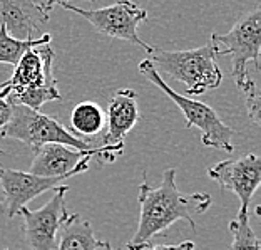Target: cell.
I'll return each instance as SVG.
<instances>
[{
    "instance_id": "6da1fadb",
    "label": "cell",
    "mask_w": 261,
    "mask_h": 250,
    "mask_svg": "<svg viewBox=\"0 0 261 250\" xmlns=\"http://www.w3.org/2000/svg\"><path fill=\"white\" fill-rule=\"evenodd\" d=\"M141 213L136 234L127 243V250H146L152 239L168 230L171 225L186 222L196 229L194 215H201L211 207V195L182 193L176 185V170H164L158 187H151L146 180L139 185L138 195Z\"/></svg>"
},
{
    "instance_id": "7a4b0ae2",
    "label": "cell",
    "mask_w": 261,
    "mask_h": 250,
    "mask_svg": "<svg viewBox=\"0 0 261 250\" xmlns=\"http://www.w3.org/2000/svg\"><path fill=\"white\" fill-rule=\"evenodd\" d=\"M52 64L54 51L49 44L32 47L15 65L10 79L0 82V93L10 103L27 106L34 111H39L45 103L61 99Z\"/></svg>"
},
{
    "instance_id": "3957f363",
    "label": "cell",
    "mask_w": 261,
    "mask_h": 250,
    "mask_svg": "<svg viewBox=\"0 0 261 250\" xmlns=\"http://www.w3.org/2000/svg\"><path fill=\"white\" fill-rule=\"evenodd\" d=\"M149 61L163 69L173 79L186 86L188 94H204L223 82V73L218 64L216 47L211 40L204 46L188 51H164L154 47Z\"/></svg>"
},
{
    "instance_id": "277c9868",
    "label": "cell",
    "mask_w": 261,
    "mask_h": 250,
    "mask_svg": "<svg viewBox=\"0 0 261 250\" xmlns=\"http://www.w3.org/2000/svg\"><path fill=\"white\" fill-rule=\"evenodd\" d=\"M138 69L147 81L152 82L154 86L161 89L166 96L173 99V103L185 115L186 128H198L201 131V141H203L204 146L216 148V150H223L228 153L234 151V146L231 143L234 131L218 116V112L211 106L188 98L181 93H176L173 87L166 84V81L158 73V67L149 59L141 61Z\"/></svg>"
},
{
    "instance_id": "5b68a950",
    "label": "cell",
    "mask_w": 261,
    "mask_h": 250,
    "mask_svg": "<svg viewBox=\"0 0 261 250\" xmlns=\"http://www.w3.org/2000/svg\"><path fill=\"white\" fill-rule=\"evenodd\" d=\"M0 138H14L35 148L57 143L79 151H87L94 148L91 143L81 140L72 134L56 116L44 115L40 111H34L27 106L12 103V116L10 121L0 128Z\"/></svg>"
},
{
    "instance_id": "8992f818",
    "label": "cell",
    "mask_w": 261,
    "mask_h": 250,
    "mask_svg": "<svg viewBox=\"0 0 261 250\" xmlns=\"http://www.w3.org/2000/svg\"><path fill=\"white\" fill-rule=\"evenodd\" d=\"M211 44L219 56H231V74L236 86L250 76L248 64L259 71L261 54V9L241 15L228 34H211Z\"/></svg>"
},
{
    "instance_id": "52a82bcc",
    "label": "cell",
    "mask_w": 261,
    "mask_h": 250,
    "mask_svg": "<svg viewBox=\"0 0 261 250\" xmlns=\"http://www.w3.org/2000/svg\"><path fill=\"white\" fill-rule=\"evenodd\" d=\"M64 9H67L74 14L86 19L97 32L108 35L112 39L126 40L134 46L144 49L147 54H151L154 47L139 39L138 26L147 19V10L141 9L133 0H117L108 7L97 10H86L77 7L74 4H61Z\"/></svg>"
},
{
    "instance_id": "ba28073f",
    "label": "cell",
    "mask_w": 261,
    "mask_h": 250,
    "mask_svg": "<svg viewBox=\"0 0 261 250\" xmlns=\"http://www.w3.org/2000/svg\"><path fill=\"white\" fill-rule=\"evenodd\" d=\"M69 192L67 185H61L54 190L52 198L44 207L31 210L22 207L19 213L23 217V234L31 250H56L59 229L67 217L65 195Z\"/></svg>"
},
{
    "instance_id": "9c48e42d",
    "label": "cell",
    "mask_w": 261,
    "mask_h": 250,
    "mask_svg": "<svg viewBox=\"0 0 261 250\" xmlns=\"http://www.w3.org/2000/svg\"><path fill=\"white\" fill-rule=\"evenodd\" d=\"M34 160L31 163L29 173L44 176V178H57L64 175H81L86 173L89 168V162L94 158L99 165L108 163L106 151L102 146L91 148L87 151H79L74 148L49 143L35 148Z\"/></svg>"
},
{
    "instance_id": "30bf717a",
    "label": "cell",
    "mask_w": 261,
    "mask_h": 250,
    "mask_svg": "<svg viewBox=\"0 0 261 250\" xmlns=\"http://www.w3.org/2000/svg\"><path fill=\"white\" fill-rule=\"evenodd\" d=\"M207 176L221 188L233 192L240 200V210L250 212V201L261 183V160L245 154L236 160H223L207 170Z\"/></svg>"
},
{
    "instance_id": "8fae6325",
    "label": "cell",
    "mask_w": 261,
    "mask_h": 250,
    "mask_svg": "<svg viewBox=\"0 0 261 250\" xmlns=\"http://www.w3.org/2000/svg\"><path fill=\"white\" fill-rule=\"evenodd\" d=\"M72 175H64L57 178H44L32 175L29 171L12 170L0 166V187H2V205L4 215L9 218L15 217L22 207H27L35 196L42 195L47 190H56L61 187L64 180Z\"/></svg>"
},
{
    "instance_id": "7c38bea8",
    "label": "cell",
    "mask_w": 261,
    "mask_h": 250,
    "mask_svg": "<svg viewBox=\"0 0 261 250\" xmlns=\"http://www.w3.org/2000/svg\"><path fill=\"white\" fill-rule=\"evenodd\" d=\"M141 120L138 108V93L133 89H117L112 94L106 112V134L97 146H104L117 158L124 151V140Z\"/></svg>"
},
{
    "instance_id": "4fadbf2b",
    "label": "cell",
    "mask_w": 261,
    "mask_h": 250,
    "mask_svg": "<svg viewBox=\"0 0 261 250\" xmlns=\"http://www.w3.org/2000/svg\"><path fill=\"white\" fill-rule=\"evenodd\" d=\"M0 26L14 39H40L47 32L49 14L34 0H0Z\"/></svg>"
},
{
    "instance_id": "5bb4252c",
    "label": "cell",
    "mask_w": 261,
    "mask_h": 250,
    "mask_svg": "<svg viewBox=\"0 0 261 250\" xmlns=\"http://www.w3.org/2000/svg\"><path fill=\"white\" fill-rule=\"evenodd\" d=\"M97 243L91 222L79 213H67L59 229L56 250H94Z\"/></svg>"
},
{
    "instance_id": "9a60e30c",
    "label": "cell",
    "mask_w": 261,
    "mask_h": 250,
    "mask_svg": "<svg viewBox=\"0 0 261 250\" xmlns=\"http://www.w3.org/2000/svg\"><path fill=\"white\" fill-rule=\"evenodd\" d=\"M70 126L77 138H94L106 126V112L94 101H82L70 112Z\"/></svg>"
},
{
    "instance_id": "2e32d148",
    "label": "cell",
    "mask_w": 261,
    "mask_h": 250,
    "mask_svg": "<svg viewBox=\"0 0 261 250\" xmlns=\"http://www.w3.org/2000/svg\"><path fill=\"white\" fill-rule=\"evenodd\" d=\"M50 39H52L50 34H45L40 39H27V40L14 39L12 35L7 34V31H5L2 26H0V64H9L15 67L22 59V56L25 54L29 49L50 44Z\"/></svg>"
},
{
    "instance_id": "e0dca14e",
    "label": "cell",
    "mask_w": 261,
    "mask_h": 250,
    "mask_svg": "<svg viewBox=\"0 0 261 250\" xmlns=\"http://www.w3.org/2000/svg\"><path fill=\"white\" fill-rule=\"evenodd\" d=\"M229 230L233 235L229 250H261L258 235L250 225V212L240 210L236 218L229 222Z\"/></svg>"
},
{
    "instance_id": "ac0fdd59",
    "label": "cell",
    "mask_w": 261,
    "mask_h": 250,
    "mask_svg": "<svg viewBox=\"0 0 261 250\" xmlns=\"http://www.w3.org/2000/svg\"><path fill=\"white\" fill-rule=\"evenodd\" d=\"M238 89L243 94V98H245L248 116L251 118L253 123L259 124V121H261V99H259V87L256 84V81H254L251 76H248L241 84H238Z\"/></svg>"
},
{
    "instance_id": "d6986e66",
    "label": "cell",
    "mask_w": 261,
    "mask_h": 250,
    "mask_svg": "<svg viewBox=\"0 0 261 250\" xmlns=\"http://www.w3.org/2000/svg\"><path fill=\"white\" fill-rule=\"evenodd\" d=\"M10 116H12V103L4 93H0V128H4L10 121Z\"/></svg>"
},
{
    "instance_id": "ffe728a7",
    "label": "cell",
    "mask_w": 261,
    "mask_h": 250,
    "mask_svg": "<svg viewBox=\"0 0 261 250\" xmlns=\"http://www.w3.org/2000/svg\"><path fill=\"white\" fill-rule=\"evenodd\" d=\"M72 2H74V0H34V4L37 5V7L42 12H45V14L52 12V9H54L57 4H72ZM84 2L96 4L97 0H84Z\"/></svg>"
},
{
    "instance_id": "44dd1931",
    "label": "cell",
    "mask_w": 261,
    "mask_h": 250,
    "mask_svg": "<svg viewBox=\"0 0 261 250\" xmlns=\"http://www.w3.org/2000/svg\"><path fill=\"white\" fill-rule=\"evenodd\" d=\"M146 250H194V242L186 240L181 243H176V245H151Z\"/></svg>"
},
{
    "instance_id": "7402d4cb",
    "label": "cell",
    "mask_w": 261,
    "mask_h": 250,
    "mask_svg": "<svg viewBox=\"0 0 261 250\" xmlns=\"http://www.w3.org/2000/svg\"><path fill=\"white\" fill-rule=\"evenodd\" d=\"M94 250H114L112 248V245L109 242H102V240H99V243L96 245V248ZM116 250H126V248H116Z\"/></svg>"
},
{
    "instance_id": "603a6c76",
    "label": "cell",
    "mask_w": 261,
    "mask_h": 250,
    "mask_svg": "<svg viewBox=\"0 0 261 250\" xmlns=\"http://www.w3.org/2000/svg\"><path fill=\"white\" fill-rule=\"evenodd\" d=\"M0 154H2V150H0ZM0 213H4V205H2V196H0Z\"/></svg>"
},
{
    "instance_id": "cb8c5ba5",
    "label": "cell",
    "mask_w": 261,
    "mask_h": 250,
    "mask_svg": "<svg viewBox=\"0 0 261 250\" xmlns=\"http://www.w3.org/2000/svg\"><path fill=\"white\" fill-rule=\"evenodd\" d=\"M4 250H10V248H4Z\"/></svg>"
}]
</instances>
